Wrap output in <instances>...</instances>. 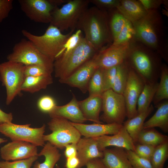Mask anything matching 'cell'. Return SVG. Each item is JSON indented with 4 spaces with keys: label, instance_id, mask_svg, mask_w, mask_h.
<instances>
[{
    "label": "cell",
    "instance_id": "27",
    "mask_svg": "<svg viewBox=\"0 0 168 168\" xmlns=\"http://www.w3.org/2000/svg\"><path fill=\"white\" fill-rule=\"evenodd\" d=\"M58 149L47 142L40 152L38 154V156H44L45 158L44 161L41 163L36 161L34 165V168H54L61 156Z\"/></svg>",
    "mask_w": 168,
    "mask_h": 168
},
{
    "label": "cell",
    "instance_id": "37",
    "mask_svg": "<svg viewBox=\"0 0 168 168\" xmlns=\"http://www.w3.org/2000/svg\"><path fill=\"white\" fill-rule=\"evenodd\" d=\"M126 151L133 168H152L150 161L139 156L132 151L126 150Z\"/></svg>",
    "mask_w": 168,
    "mask_h": 168
},
{
    "label": "cell",
    "instance_id": "14",
    "mask_svg": "<svg viewBox=\"0 0 168 168\" xmlns=\"http://www.w3.org/2000/svg\"><path fill=\"white\" fill-rule=\"evenodd\" d=\"M131 42L118 46H109L98 51L94 56L98 67L106 69L123 62L127 56Z\"/></svg>",
    "mask_w": 168,
    "mask_h": 168
},
{
    "label": "cell",
    "instance_id": "41",
    "mask_svg": "<svg viewBox=\"0 0 168 168\" xmlns=\"http://www.w3.org/2000/svg\"><path fill=\"white\" fill-rule=\"evenodd\" d=\"M37 105L39 110L44 113H49L56 105L54 99L49 96H44L38 100Z\"/></svg>",
    "mask_w": 168,
    "mask_h": 168
},
{
    "label": "cell",
    "instance_id": "10",
    "mask_svg": "<svg viewBox=\"0 0 168 168\" xmlns=\"http://www.w3.org/2000/svg\"><path fill=\"white\" fill-rule=\"evenodd\" d=\"M31 124H17L12 123L0 124V133L9 138L12 141H20L30 143L37 146L43 147L45 124L41 127L33 128Z\"/></svg>",
    "mask_w": 168,
    "mask_h": 168
},
{
    "label": "cell",
    "instance_id": "22",
    "mask_svg": "<svg viewBox=\"0 0 168 168\" xmlns=\"http://www.w3.org/2000/svg\"><path fill=\"white\" fill-rule=\"evenodd\" d=\"M101 159L106 168H133L124 149L119 147L105 148Z\"/></svg>",
    "mask_w": 168,
    "mask_h": 168
},
{
    "label": "cell",
    "instance_id": "38",
    "mask_svg": "<svg viewBox=\"0 0 168 168\" xmlns=\"http://www.w3.org/2000/svg\"><path fill=\"white\" fill-rule=\"evenodd\" d=\"M116 71L117 66L106 69H103L102 79L104 92L112 89Z\"/></svg>",
    "mask_w": 168,
    "mask_h": 168
},
{
    "label": "cell",
    "instance_id": "39",
    "mask_svg": "<svg viewBox=\"0 0 168 168\" xmlns=\"http://www.w3.org/2000/svg\"><path fill=\"white\" fill-rule=\"evenodd\" d=\"M83 37L82 31L80 30H77L68 39L59 55L63 53H68L74 49L78 44Z\"/></svg>",
    "mask_w": 168,
    "mask_h": 168
},
{
    "label": "cell",
    "instance_id": "34",
    "mask_svg": "<svg viewBox=\"0 0 168 168\" xmlns=\"http://www.w3.org/2000/svg\"><path fill=\"white\" fill-rule=\"evenodd\" d=\"M136 40L132 23L128 20L116 38L110 46H118L132 42Z\"/></svg>",
    "mask_w": 168,
    "mask_h": 168
},
{
    "label": "cell",
    "instance_id": "32",
    "mask_svg": "<svg viewBox=\"0 0 168 168\" xmlns=\"http://www.w3.org/2000/svg\"><path fill=\"white\" fill-rule=\"evenodd\" d=\"M107 12L110 28L114 40L128 20L117 8L110 10Z\"/></svg>",
    "mask_w": 168,
    "mask_h": 168
},
{
    "label": "cell",
    "instance_id": "26",
    "mask_svg": "<svg viewBox=\"0 0 168 168\" xmlns=\"http://www.w3.org/2000/svg\"><path fill=\"white\" fill-rule=\"evenodd\" d=\"M53 83L52 75L26 77L21 86L22 91L31 93L45 89Z\"/></svg>",
    "mask_w": 168,
    "mask_h": 168
},
{
    "label": "cell",
    "instance_id": "43",
    "mask_svg": "<svg viewBox=\"0 0 168 168\" xmlns=\"http://www.w3.org/2000/svg\"><path fill=\"white\" fill-rule=\"evenodd\" d=\"M89 2L99 9L108 12L117 8L120 0H89Z\"/></svg>",
    "mask_w": 168,
    "mask_h": 168
},
{
    "label": "cell",
    "instance_id": "31",
    "mask_svg": "<svg viewBox=\"0 0 168 168\" xmlns=\"http://www.w3.org/2000/svg\"><path fill=\"white\" fill-rule=\"evenodd\" d=\"M160 78V82L152 101L155 105L168 99V67L166 64H162Z\"/></svg>",
    "mask_w": 168,
    "mask_h": 168
},
{
    "label": "cell",
    "instance_id": "46",
    "mask_svg": "<svg viewBox=\"0 0 168 168\" xmlns=\"http://www.w3.org/2000/svg\"><path fill=\"white\" fill-rule=\"evenodd\" d=\"M64 154L66 158L76 156L77 154V143H72L66 145Z\"/></svg>",
    "mask_w": 168,
    "mask_h": 168
},
{
    "label": "cell",
    "instance_id": "23",
    "mask_svg": "<svg viewBox=\"0 0 168 168\" xmlns=\"http://www.w3.org/2000/svg\"><path fill=\"white\" fill-rule=\"evenodd\" d=\"M117 8L132 23L142 19L148 12L139 0H120Z\"/></svg>",
    "mask_w": 168,
    "mask_h": 168
},
{
    "label": "cell",
    "instance_id": "4",
    "mask_svg": "<svg viewBox=\"0 0 168 168\" xmlns=\"http://www.w3.org/2000/svg\"><path fill=\"white\" fill-rule=\"evenodd\" d=\"M98 51L83 36L74 49L62 53L55 58L54 62L55 77L59 81L68 77Z\"/></svg>",
    "mask_w": 168,
    "mask_h": 168
},
{
    "label": "cell",
    "instance_id": "15",
    "mask_svg": "<svg viewBox=\"0 0 168 168\" xmlns=\"http://www.w3.org/2000/svg\"><path fill=\"white\" fill-rule=\"evenodd\" d=\"M0 153L2 158L6 161L25 159L38 154L37 146L20 141H12L7 143L1 147Z\"/></svg>",
    "mask_w": 168,
    "mask_h": 168
},
{
    "label": "cell",
    "instance_id": "6",
    "mask_svg": "<svg viewBox=\"0 0 168 168\" xmlns=\"http://www.w3.org/2000/svg\"><path fill=\"white\" fill-rule=\"evenodd\" d=\"M90 3L89 0H69L61 7H56L52 12L50 24L61 32L69 29L75 30L79 18Z\"/></svg>",
    "mask_w": 168,
    "mask_h": 168
},
{
    "label": "cell",
    "instance_id": "49",
    "mask_svg": "<svg viewBox=\"0 0 168 168\" xmlns=\"http://www.w3.org/2000/svg\"><path fill=\"white\" fill-rule=\"evenodd\" d=\"M13 119V115L12 113H5L0 108V124L12 123Z\"/></svg>",
    "mask_w": 168,
    "mask_h": 168
},
{
    "label": "cell",
    "instance_id": "5",
    "mask_svg": "<svg viewBox=\"0 0 168 168\" xmlns=\"http://www.w3.org/2000/svg\"><path fill=\"white\" fill-rule=\"evenodd\" d=\"M75 30L63 34L57 27L50 24L44 34L37 35L25 30L23 35L32 43L42 54L53 62L60 54L63 46Z\"/></svg>",
    "mask_w": 168,
    "mask_h": 168
},
{
    "label": "cell",
    "instance_id": "18",
    "mask_svg": "<svg viewBox=\"0 0 168 168\" xmlns=\"http://www.w3.org/2000/svg\"><path fill=\"white\" fill-rule=\"evenodd\" d=\"M71 123L78 131L81 135L86 138H96L117 133L123 126V124L116 123H94L85 124L72 122Z\"/></svg>",
    "mask_w": 168,
    "mask_h": 168
},
{
    "label": "cell",
    "instance_id": "8",
    "mask_svg": "<svg viewBox=\"0 0 168 168\" xmlns=\"http://www.w3.org/2000/svg\"><path fill=\"white\" fill-rule=\"evenodd\" d=\"M24 68L22 64L10 61L0 63V81L6 88L7 105L17 96L21 95V86L26 77Z\"/></svg>",
    "mask_w": 168,
    "mask_h": 168
},
{
    "label": "cell",
    "instance_id": "12",
    "mask_svg": "<svg viewBox=\"0 0 168 168\" xmlns=\"http://www.w3.org/2000/svg\"><path fill=\"white\" fill-rule=\"evenodd\" d=\"M145 84L141 78L130 67L128 81L123 94L126 104V117L128 119L133 118L138 114L137 101Z\"/></svg>",
    "mask_w": 168,
    "mask_h": 168
},
{
    "label": "cell",
    "instance_id": "55",
    "mask_svg": "<svg viewBox=\"0 0 168 168\" xmlns=\"http://www.w3.org/2000/svg\"><path fill=\"white\" fill-rule=\"evenodd\" d=\"M166 168H168V167H166Z\"/></svg>",
    "mask_w": 168,
    "mask_h": 168
},
{
    "label": "cell",
    "instance_id": "30",
    "mask_svg": "<svg viewBox=\"0 0 168 168\" xmlns=\"http://www.w3.org/2000/svg\"><path fill=\"white\" fill-rule=\"evenodd\" d=\"M130 67L125 61L117 66V71L112 89L115 92L123 94L127 83Z\"/></svg>",
    "mask_w": 168,
    "mask_h": 168
},
{
    "label": "cell",
    "instance_id": "44",
    "mask_svg": "<svg viewBox=\"0 0 168 168\" xmlns=\"http://www.w3.org/2000/svg\"><path fill=\"white\" fill-rule=\"evenodd\" d=\"M12 0H0V22L7 17L13 8Z\"/></svg>",
    "mask_w": 168,
    "mask_h": 168
},
{
    "label": "cell",
    "instance_id": "54",
    "mask_svg": "<svg viewBox=\"0 0 168 168\" xmlns=\"http://www.w3.org/2000/svg\"><path fill=\"white\" fill-rule=\"evenodd\" d=\"M56 168H61L58 165H56Z\"/></svg>",
    "mask_w": 168,
    "mask_h": 168
},
{
    "label": "cell",
    "instance_id": "17",
    "mask_svg": "<svg viewBox=\"0 0 168 168\" xmlns=\"http://www.w3.org/2000/svg\"><path fill=\"white\" fill-rule=\"evenodd\" d=\"M95 138L98 147L101 151L107 147L113 146L134 152L135 143L123 126L112 136L103 135Z\"/></svg>",
    "mask_w": 168,
    "mask_h": 168
},
{
    "label": "cell",
    "instance_id": "7",
    "mask_svg": "<svg viewBox=\"0 0 168 168\" xmlns=\"http://www.w3.org/2000/svg\"><path fill=\"white\" fill-rule=\"evenodd\" d=\"M8 61L25 65L41 66L54 72V62L42 54L28 40H22L14 46L12 52L7 57Z\"/></svg>",
    "mask_w": 168,
    "mask_h": 168
},
{
    "label": "cell",
    "instance_id": "35",
    "mask_svg": "<svg viewBox=\"0 0 168 168\" xmlns=\"http://www.w3.org/2000/svg\"><path fill=\"white\" fill-rule=\"evenodd\" d=\"M103 69L98 67L89 82L88 91L89 96H102L104 92L102 79Z\"/></svg>",
    "mask_w": 168,
    "mask_h": 168
},
{
    "label": "cell",
    "instance_id": "16",
    "mask_svg": "<svg viewBox=\"0 0 168 168\" xmlns=\"http://www.w3.org/2000/svg\"><path fill=\"white\" fill-rule=\"evenodd\" d=\"M94 56L82 65L70 76L59 81V82L71 87L77 88L83 93H86L88 91L90 79L98 68Z\"/></svg>",
    "mask_w": 168,
    "mask_h": 168
},
{
    "label": "cell",
    "instance_id": "28",
    "mask_svg": "<svg viewBox=\"0 0 168 168\" xmlns=\"http://www.w3.org/2000/svg\"><path fill=\"white\" fill-rule=\"evenodd\" d=\"M168 141L167 136L163 134L154 128L143 129L139 133L137 143L156 147Z\"/></svg>",
    "mask_w": 168,
    "mask_h": 168
},
{
    "label": "cell",
    "instance_id": "33",
    "mask_svg": "<svg viewBox=\"0 0 168 168\" xmlns=\"http://www.w3.org/2000/svg\"><path fill=\"white\" fill-rule=\"evenodd\" d=\"M168 157V141L155 147L151 160L152 168H163Z\"/></svg>",
    "mask_w": 168,
    "mask_h": 168
},
{
    "label": "cell",
    "instance_id": "48",
    "mask_svg": "<svg viewBox=\"0 0 168 168\" xmlns=\"http://www.w3.org/2000/svg\"><path fill=\"white\" fill-rule=\"evenodd\" d=\"M80 161L77 156L66 158V168H78Z\"/></svg>",
    "mask_w": 168,
    "mask_h": 168
},
{
    "label": "cell",
    "instance_id": "13",
    "mask_svg": "<svg viewBox=\"0 0 168 168\" xmlns=\"http://www.w3.org/2000/svg\"><path fill=\"white\" fill-rule=\"evenodd\" d=\"M21 10L30 20L44 23L51 22L52 13L56 7L49 0H19Z\"/></svg>",
    "mask_w": 168,
    "mask_h": 168
},
{
    "label": "cell",
    "instance_id": "53",
    "mask_svg": "<svg viewBox=\"0 0 168 168\" xmlns=\"http://www.w3.org/2000/svg\"><path fill=\"white\" fill-rule=\"evenodd\" d=\"M163 13L164 14L168 16V11L166 10L163 9L162 11Z\"/></svg>",
    "mask_w": 168,
    "mask_h": 168
},
{
    "label": "cell",
    "instance_id": "45",
    "mask_svg": "<svg viewBox=\"0 0 168 168\" xmlns=\"http://www.w3.org/2000/svg\"><path fill=\"white\" fill-rule=\"evenodd\" d=\"M147 12L158 10L163 0H139Z\"/></svg>",
    "mask_w": 168,
    "mask_h": 168
},
{
    "label": "cell",
    "instance_id": "1",
    "mask_svg": "<svg viewBox=\"0 0 168 168\" xmlns=\"http://www.w3.org/2000/svg\"><path fill=\"white\" fill-rule=\"evenodd\" d=\"M147 12L132 23L135 39L156 52L168 63V39L162 15L158 10Z\"/></svg>",
    "mask_w": 168,
    "mask_h": 168
},
{
    "label": "cell",
    "instance_id": "42",
    "mask_svg": "<svg viewBox=\"0 0 168 168\" xmlns=\"http://www.w3.org/2000/svg\"><path fill=\"white\" fill-rule=\"evenodd\" d=\"M155 148L148 145L135 144L134 152L139 156L150 161Z\"/></svg>",
    "mask_w": 168,
    "mask_h": 168
},
{
    "label": "cell",
    "instance_id": "19",
    "mask_svg": "<svg viewBox=\"0 0 168 168\" xmlns=\"http://www.w3.org/2000/svg\"><path fill=\"white\" fill-rule=\"evenodd\" d=\"M48 114L51 118H62L74 123H83L87 121L80 108L78 100L74 94L69 102L63 105H56Z\"/></svg>",
    "mask_w": 168,
    "mask_h": 168
},
{
    "label": "cell",
    "instance_id": "11",
    "mask_svg": "<svg viewBox=\"0 0 168 168\" xmlns=\"http://www.w3.org/2000/svg\"><path fill=\"white\" fill-rule=\"evenodd\" d=\"M102 98L103 113L100 116V120L108 124H123L126 117V106L123 95L110 89L103 92Z\"/></svg>",
    "mask_w": 168,
    "mask_h": 168
},
{
    "label": "cell",
    "instance_id": "25",
    "mask_svg": "<svg viewBox=\"0 0 168 168\" xmlns=\"http://www.w3.org/2000/svg\"><path fill=\"white\" fill-rule=\"evenodd\" d=\"M154 109V107L152 105H151L147 110L138 114L133 118L128 119L123 123V126L135 144L137 143L138 135L143 129L145 120Z\"/></svg>",
    "mask_w": 168,
    "mask_h": 168
},
{
    "label": "cell",
    "instance_id": "51",
    "mask_svg": "<svg viewBox=\"0 0 168 168\" xmlns=\"http://www.w3.org/2000/svg\"><path fill=\"white\" fill-rule=\"evenodd\" d=\"M163 4L164 5L165 7L168 10V1L167 0H163Z\"/></svg>",
    "mask_w": 168,
    "mask_h": 168
},
{
    "label": "cell",
    "instance_id": "3",
    "mask_svg": "<svg viewBox=\"0 0 168 168\" xmlns=\"http://www.w3.org/2000/svg\"><path fill=\"white\" fill-rule=\"evenodd\" d=\"M162 59L156 52L135 40L131 43L125 61L145 83H148L158 82Z\"/></svg>",
    "mask_w": 168,
    "mask_h": 168
},
{
    "label": "cell",
    "instance_id": "47",
    "mask_svg": "<svg viewBox=\"0 0 168 168\" xmlns=\"http://www.w3.org/2000/svg\"><path fill=\"white\" fill-rule=\"evenodd\" d=\"M87 168H106L101 159L96 158L89 161L86 164Z\"/></svg>",
    "mask_w": 168,
    "mask_h": 168
},
{
    "label": "cell",
    "instance_id": "50",
    "mask_svg": "<svg viewBox=\"0 0 168 168\" xmlns=\"http://www.w3.org/2000/svg\"><path fill=\"white\" fill-rule=\"evenodd\" d=\"M69 0H49L50 2L54 6L58 7L61 5L65 4Z\"/></svg>",
    "mask_w": 168,
    "mask_h": 168
},
{
    "label": "cell",
    "instance_id": "9",
    "mask_svg": "<svg viewBox=\"0 0 168 168\" xmlns=\"http://www.w3.org/2000/svg\"><path fill=\"white\" fill-rule=\"evenodd\" d=\"M51 118L48 124L52 133L44 135L45 142H48L60 149L65 148L69 144L77 143L81 135L70 121L62 118Z\"/></svg>",
    "mask_w": 168,
    "mask_h": 168
},
{
    "label": "cell",
    "instance_id": "2",
    "mask_svg": "<svg viewBox=\"0 0 168 168\" xmlns=\"http://www.w3.org/2000/svg\"><path fill=\"white\" fill-rule=\"evenodd\" d=\"M85 34L84 38L97 51L110 45L113 41L110 28L108 12L95 6L87 8L76 25Z\"/></svg>",
    "mask_w": 168,
    "mask_h": 168
},
{
    "label": "cell",
    "instance_id": "20",
    "mask_svg": "<svg viewBox=\"0 0 168 168\" xmlns=\"http://www.w3.org/2000/svg\"><path fill=\"white\" fill-rule=\"evenodd\" d=\"M77 157L80 161L78 168H81L90 160L94 158L101 159L103 151L100 150L95 138L83 137L77 143Z\"/></svg>",
    "mask_w": 168,
    "mask_h": 168
},
{
    "label": "cell",
    "instance_id": "24",
    "mask_svg": "<svg viewBox=\"0 0 168 168\" xmlns=\"http://www.w3.org/2000/svg\"><path fill=\"white\" fill-rule=\"evenodd\" d=\"M157 110L148 120L144 122L143 129L160 128L165 133L168 132V100H165L155 105Z\"/></svg>",
    "mask_w": 168,
    "mask_h": 168
},
{
    "label": "cell",
    "instance_id": "52",
    "mask_svg": "<svg viewBox=\"0 0 168 168\" xmlns=\"http://www.w3.org/2000/svg\"><path fill=\"white\" fill-rule=\"evenodd\" d=\"M7 140L5 138H0V144L6 142H7Z\"/></svg>",
    "mask_w": 168,
    "mask_h": 168
},
{
    "label": "cell",
    "instance_id": "40",
    "mask_svg": "<svg viewBox=\"0 0 168 168\" xmlns=\"http://www.w3.org/2000/svg\"><path fill=\"white\" fill-rule=\"evenodd\" d=\"M53 72L46 68L38 65H25L24 74L26 77L52 75Z\"/></svg>",
    "mask_w": 168,
    "mask_h": 168
},
{
    "label": "cell",
    "instance_id": "29",
    "mask_svg": "<svg viewBox=\"0 0 168 168\" xmlns=\"http://www.w3.org/2000/svg\"><path fill=\"white\" fill-rule=\"evenodd\" d=\"M158 82L145 83L138 100L137 109L139 114L147 110L153 101L157 90Z\"/></svg>",
    "mask_w": 168,
    "mask_h": 168
},
{
    "label": "cell",
    "instance_id": "36",
    "mask_svg": "<svg viewBox=\"0 0 168 168\" xmlns=\"http://www.w3.org/2000/svg\"><path fill=\"white\" fill-rule=\"evenodd\" d=\"M38 156L29 158L10 162L8 161H0V168H31L33 163L38 159Z\"/></svg>",
    "mask_w": 168,
    "mask_h": 168
},
{
    "label": "cell",
    "instance_id": "21",
    "mask_svg": "<svg viewBox=\"0 0 168 168\" xmlns=\"http://www.w3.org/2000/svg\"><path fill=\"white\" fill-rule=\"evenodd\" d=\"M78 103L82 114L86 120L96 124H102L100 116L102 111V96H89L83 100L78 101Z\"/></svg>",
    "mask_w": 168,
    "mask_h": 168
}]
</instances>
